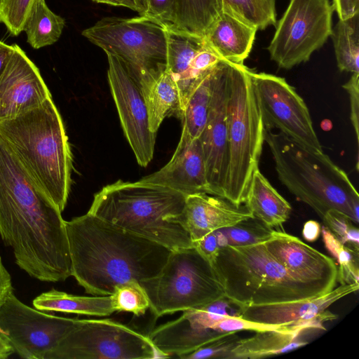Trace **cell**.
<instances>
[{
  "mask_svg": "<svg viewBox=\"0 0 359 359\" xmlns=\"http://www.w3.org/2000/svg\"><path fill=\"white\" fill-rule=\"evenodd\" d=\"M0 138V236L15 263L41 281L72 276L65 221Z\"/></svg>",
  "mask_w": 359,
  "mask_h": 359,
  "instance_id": "1",
  "label": "cell"
},
{
  "mask_svg": "<svg viewBox=\"0 0 359 359\" xmlns=\"http://www.w3.org/2000/svg\"><path fill=\"white\" fill-rule=\"evenodd\" d=\"M65 226L72 276L92 295H111L127 281L156 276L172 251L89 212Z\"/></svg>",
  "mask_w": 359,
  "mask_h": 359,
  "instance_id": "2",
  "label": "cell"
},
{
  "mask_svg": "<svg viewBox=\"0 0 359 359\" xmlns=\"http://www.w3.org/2000/svg\"><path fill=\"white\" fill-rule=\"evenodd\" d=\"M0 138L62 212L70 191L72 154L52 97L36 108L0 121Z\"/></svg>",
  "mask_w": 359,
  "mask_h": 359,
  "instance_id": "3",
  "label": "cell"
},
{
  "mask_svg": "<svg viewBox=\"0 0 359 359\" xmlns=\"http://www.w3.org/2000/svg\"><path fill=\"white\" fill-rule=\"evenodd\" d=\"M186 196L161 185L120 180L95 194L88 212L172 251L193 246L175 222Z\"/></svg>",
  "mask_w": 359,
  "mask_h": 359,
  "instance_id": "4",
  "label": "cell"
},
{
  "mask_svg": "<svg viewBox=\"0 0 359 359\" xmlns=\"http://www.w3.org/2000/svg\"><path fill=\"white\" fill-rule=\"evenodd\" d=\"M281 183L321 219L331 210L359 221V195L344 170L323 152L314 151L280 132L265 129Z\"/></svg>",
  "mask_w": 359,
  "mask_h": 359,
  "instance_id": "5",
  "label": "cell"
},
{
  "mask_svg": "<svg viewBox=\"0 0 359 359\" xmlns=\"http://www.w3.org/2000/svg\"><path fill=\"white\" fill-rule=\"evenodd\" d=\"M212 266L225 297L238 306L308 299L334 289L299 279L264 243L221 248Z\"/></svg>",
  "mask_w": 359,
  "mask_h": 359,
  "instance_id": "6",
  "label": "cell"
},
{
  "mask_svg": "<svg viewBox=\"0 0 359 359\" xmlns=\"http://www.w3.org/2000/svg\"><path fill=\"white\" fill-rule=\"evenodd\" d=\"M248 69L231 63L228 100V167L224 198L245 203L264 142L265 128L254 94Z\"/></svg>",
  "mask_w": 359,
  "mask_h": 359,
  "instance_id": "7",
  "label": "cell"
},
{
  "mask_svg": "<svg viewBox=\"0 0 359 359\" xmlns=\"http://www.w3.org/2000/svg\"><path fill=\"white\" fill-rule=\"evenodd\" d=\"M140 283L156 318L225 297L212 264L194 246L171 251L161 271Z\"/></svg>",
  "mask_w": 359,
  "mask_h": 359,
  "instance_id": "8",
  "label": "cell"
},
{
  "mask_svg": "<svg viewBox=\"0 0 359 359\" xmlns=\"http://www.w3.org/2000/svg\"><path fill=\"white\" fill-rule=\"evenodd\" d=\"M81 34L121 59L138 82L166 69L167 27L156 20L105 17Z\"/></svg>",
  "mask_w": 359,
  "mask_h": 359,
  "instance_id": "9",
  "label": "cell"
},
{
  "mask_svg": "<svg viewBox=\"0 0 359 359\" xmlns=\"http://www.w3.org/2000/svg\"><path fill=\"white\" fill-rule=\"evenodd\" d=\"M162 358L148 336L110 319H79L44 359Z\"/></svg>",
  "mask_w": 359,
  "mask_h": 359,
  "instance_id": "10",
  "label": "cell"
},
{
  "mask_svg": "<svg viewBox=\"0 0 359 359\" xmlns=\"http://www.w3.org/2000/svg\"><path fill=\"white\" fill-rule=\"evenodd\" d=\"M334 11L330 0H290L267 48L271 59L285 69L308 61L330 37Z\"/></svg>",
  "mask_w": 359,
  "mask_h": 359,
  "instance_id": "11",
  "label": "cell"
},
{
  "mask_svg": "<svg viewBox=\"0 0 359 359\" xmlns=\"http://www.w3.org/2000/svg\"><path fill=\"white\" fill-rule=\"evenodd\" d=\"M265 129H277L292 140L323 152L309 110L296 90L283 78L248 70Z\"/></svg>",
  "mask_w": 359,
  "mask_h": 359,
  "instance_id": "12",
  "label": "cell"
},
{
  "mask_svg": "<svg viewBox=\"0 0 359 359\" xmlns=\"http://www.w3.org/2000/svg\"><path fill=\"white\" fill-rule=\"evenodd\" d=\"M79 321L78 318L50 315L31 308L13 292L0 309V334L25 359H44Z\"/></svg>",
  "mask_w": 359,
  "mask_h": 359,
  "instance_id": "13",
  "label": "cell"
},
{
  "mask_svg": "<svg viewBox=\"0 0 359 359\" xmlns=\"http://www.w3.org/2000/svg\"><path fill=\"white\" fill-rule=\"evenodd\" d=\"M105 53L108 82L124 135L138 164L146 167L154 156L156 134L149 128L140 84L121 59Z\"/></svg>",
  "mask_w": 359,
  "mask_h": 359,
  "instance_id": "14",
  "label": "cell"
},
{
  "mask_svg": "<svg viewBox=\"0 0 359 359\" xmlns=\"http://www.w3.org/2000/svg\"><path fill=\"white\" fill-rule=\"evenodd\" d=\"M233 304L226 297L211 303L185 310L177 319L164 323L147 335L162 358L181 356L228 333L214 330L226 316H237Z\"/></svg>",
  "mask_w": 359,
  "mask_h": 359,
  "instance_id": "15",
  "label": "cell"
},
{
  "mask_svg": "<svg viewBox=\"0 0 359 359\" xmlns=\"http://www.w3.org/2000/svg\"><path fill=\"white\" fill-rule=\"evenodd\" d=\"M231 67V62L220 60L213 68L208 116L198 138L210 194L223 198L228 167L227 100Z\"/></svg>",
  "mask_w": 359,
  "mask_h": 359,
  "instance_id": "16",
  "label": "cell"
},
{
  "mask_svg": "<svg viewBox=\"0 0 359 359\" xmlns=\"http://www.w3.org/2000/svg\"><path fill=\"white\" fill-rule=\"evenodd\" d=\"M358 288L359 283L344 284L322 296L308 299L241 306L237 316L255 323L287 326L301 334L311 330H325L324 323L337 318L327 309Z\"/></svg>",
  "mask_w": 359,
  "mask_h": 359,
  "instance_id": "17",
  "label": "cell"
},
{
  "mask_svg": "<svg viewBox=\"0 0 359 359\" xmlns=\"http://www.w3.org/2000/svg\"><path fill=\"white\" fill-rule=\"evenodd\" d=\"M0 74V121L41 105L51 94L39 69L17 44Z\"/></svg>",
  "mask_w": 359,
  "mask_h": 359,
  "instance_id": "18",
  "label": "cell"
},
{
  "mask_svg": "<svg viewBox=\"0 0 359 359\" xmlns=\"http://www.w3.org/2000/svg\"><path fill=\"white\" fill-rule=\"evenodd\" d=\"M138 181L165 187L186 196L196 193L210 194L199 139L192 138L182 128L179 143L170 161Z\"/></svg>",
  "mask_w": 359,
  "mask_h": 359,
  "instance_id": "19",
  "label": "cell"
},
{
  "mask_svg": "<svg viewBox=\"0 0 359 359\" xmlns=\"http://www.w3.org/2000/svg\"><path fill=\"white\" fill-rule=\"evenodd\" d=\"M264 244L269 252L299 279L336 287L337 263L299 238L274 230L272 238Z\"/></svg>",
  "mask_w": 359,
  "mask_h": 359,
  "instance_id": "20",
  "label": "cell"
},
{
  "mask_svg": "<svg viewBox=\"0 0 359 359\" xmlns=\"http://www.w3.org/2000/svg\"><path fill=\"white\" fill-rule=\"evenodd\" d=\"M251 217L245 204L237 205L221 196L196 193L186 196L182 211L175 222L187 231L194 243L215 230Z\"/></svg>",
  "mask_w": 359,
  "mask_h": 359,
  "instance_id": "21",
  "label": "cell"
},
{
  "mask_svg": "<svg viewBox=\"0 0 359 359\" xmlns=\"http://www.w3.org/2000/svg\"><path fill=\"white\" fill-rule=\"evenodd\" d=\"M257 31L254 26L222 11L204 38L221 59L243 65L252 48Z\"/></svg>",
  "mask_w": 359,
  "mask_h": 359,
  "instance_id": "22",
  "label": "cell"
},
{
  "mask_svg": "<svg viewBox=\"0 0 359 359\" xmlns=\"http://www.w3.org/2000/svg\"><path fill=\"white\" fill-rule=\"evenodd\" d=\"M147 109L149 128L155 134L165 118H182L183 107L175 81L167 69L138 82Z\"/></svg>",
  "mask_w": 359,
  "mask_h": 359,
  "instance_id": "23",
  "label": "cell"
},
{
  "mask_svg": "<svg viewBox=\"0 0 359 359\" xmlns=\"http://www.w3.org/2000/svg\"><path fill=\"white\" fill-rule=\"evenodd\" d=\"M243 204L253 217L272 229L282 226L288 219L292 210L290 203L275 189L259 168L253 172Z\"/></svg>",
  "mask_w": 359,
  "mask_h": 359,
  "instance_id": "24",
  "label": "cell"
},
{
  "mask_svg": "<svg viewBox=\"0 0 359 359\" xmlns=\"http://www.w3.org/2000/svg\"><path fill=\"white\" fill-rule=\"evenodd\" d=\"M205 44L204 36L167 27L166 69L177 84L183 111L187 98V82L190 64Z\"/></svg>",
  "mask_w": 359,
  "mask_h": 359,
  "instance_id": "25",
  "label": "cell"
},
{
  "mask_svg": "<svg viewBox=\"0 0 359 359\" xmlns=\"http://www.w3.org/2000/svg\"><path fill=\"white\" fill-rule=\"evenodd\" d=\"M301 334L283 330L257 331L248 338L238 339L227 359H259L296 350L308 344Z\"/></svg>",
  "mask_w": 359,
  "mask_h": 359,
  "instance_id": "26",
  "label": "cell"
},
{
  "mask_svg": "<svg viewBox=\"0 0 359 359\" xmlns=\"http://www.w3.org/2000/svg\"><path fill=\"white\" fill-rule=\"evenodd\" d=\"M41 311H55L92 316H108L115 310L111 295L80 296L52 289L37 296L32 302Z\"/></svg>",
  "mask_w": 359,
  "mask_h": 359,
  "instance_id": "27",
  "label": "cell"
},
{
  "mask_svg": "<svg viewBox=\"0 0 359 359\" xmlns=\"http://www.w3.org/2000/svg\"><path fill=\"white\" fill-rule=\"evenodd\" d=\"M222 12V0H175L171 27L204 36Z\"/></svg>",
  "mask_w": 359,
  "mask_h": 359,
  "instance_id": "28",
  "label": "cell"
},
{
  "mask_svg": "<svg viewBox=\"0 0 359 359\" xmlns=\"http://www.w3.org/2000/svg\"><path fill=\"white\" fill-rule=\"evenodd\" d=\"M65 20L54 13L45 0H36L26 20L23 31L27 43L35 49L53 45L60 39Z\"/></svg>",
  "mask_w": 359,
  "mask_h": 359,
  "instance_id": "29",
  "label": "cell"
},
{
  "mask_svg": "<svg viewBox=\"0 0 359 359\" xmlns=\"http://www.w3.org/2000/svg\"><path fill=\"white\" fill-rule=\"evenodd\" d=\"M330 37L339 69L359 74V13L345 20L339 19Z\"/></svg>",
  "mask_w": 359,
  "mask_h": 359,
  "instance_id": "30",
  "label": "cell"
},
{
  "mask_svg": "<svg viewBox=\"0 0 359 359\" xmlns=\"http://www.w3.org/2000/svg\"><path fill=\"white\" fill-rule=\"evenodd\" d=\"M214 67L196 83L184 106L181 119L182 128L192 138H199L207 122L212 95Z\"/></svg>",
  "mask_w": 359,
  "mask_h": 359,
  "instance_id": "31",
  "label": "cell"
},
{
  "mask_svg": "<svg viewBox=\"0 0 359 359\" xmlns=\"http://www.w3.org/2000/svg\"><path fill=\"white\" fill-rule=\"evenodd\" d=\"M273 229L251 217L236 224L213 231L219 249L227 245L246 246L264 243L273 236Z\"/></svg>",
  "mask_w": 359,
  "mask_h": 359,
  "instance_id": "32",
  "label": "cell"
},
{
  "mask_svg": "<svg viewBox=\"0 0 359 359\" xmlns=\"http://www.w3.org/2000/svg\"><path fill=\"white\" fill-rule=\"evenodd\" d=\"M222 11L227 12L257 30L276 25V0H222Z\"/></svg>",
  "mask_w": 359,
  "mask_h": 359,
  "instance_id": "33",
  "label": "cell"
},
{
  "mask_svg": "<svg viewBox=\"0 0 359 359\" xmlns=\"http://www.w3.org/2000/svg\"><path fill=\"white\" fill-rule=\"evenodd\" d=\"M321 233L325 248L337 260V282L359 283V250L342 243L325 226Z\"/></svg>",
  "mask_w": 359,
  "mask_h": 359,
  "instance_id": "34",
  "label": "cell"
},
{
  "mask_svg": "<svg viewBox=\"0 0 359 359\" xmlns=\"http://www.w3.org/2000/svg\"><path fill=\"white\" fill-rule=\"evenodd\" d=\"M111 298L115 312H130L139 316L149 309V298L140 282L135 280L118 285Z\"/></svg>",
  "mask_w": 359,
  "mask_h": 359,
  "instance_id": "35",
  "label": "cell"
},
{
  "mask_svg": "<svg viewBox=\"0 0 359 359\" xmlns=\"http://www.w3.org/2000/svg\"><path fill=\"white\" fill-rule=\"evenodd\" d=\"M36 0H0V23L11 35L18 36L24 29L26 20Z\"/></svg>",
  "mask_w": 359,
  "mask_h": 359,
  "instance_id": "36",
  "label": "cell"
},
{
  "mask_svg": "<svg viewBox=\"0 0 359 359\" xmlns=\"http://www.w3.org/2000/svg\"><path fill=\"white\" fill-rule=\"evenodd\" d=\"M326 226L342 243L359 250V230L345 215L327 211L322 218Z\"/></svg>",
  "mask_w": 359,
  "mask_h": 359,
  "instance_id": "37",
  "label": "cell"
},
{
  "mask_svg": "<svg viewBox=\"0 0 359 359\" xmlns=\"http://www.w3.org/2000/svg\"><path fill=\"white\" fill-rule=\"evenodd\" d=\"M239 339L236 332L228 333L198 349L181 356L182 359H227L231 350Z\"/></svg>",
  "mask_w": 359,
  "mask_h": 359,
  "instance_id": "38",
  "label": "cell"
},
{
  "mask_svg": "<svg viewBox=\"0 0 359 359\" xmlns=\"http://www.w3.org/2000/svg\"><path fill=\"white\" fill-rule=\"evenodd\" d=\"M214 330L219 334L237 332L240 331L283 330L296 332L297 331L287 326L262 324L245 320L238 316H226L221 318L215 325Z\"/></svg>",
  "mask_w": 359,
  "mask_h": 359,
  "instance_id": "39",
  "label": "cell"
},
{
  "mask_svg": "<svg viewBox=\"0 0 359 359\" xmlns=\"http://www.w3.org/2000/svg\"><path fill=\"white\" fill-rule=\"evenodd\" d=\"M144 15L156 20L166 27H171L174 21L175 0H141Z\"/></svg>",
  "mask_w": 359,
  "mask_h": 359,
  "instance_id": "40",
  "label": "cell"
},
{
  "mask_svg": "<svg viewBox=\"0 0 359 359\" xmlns=\"http://www.w3.org/2000/svg\"><path fill=\"white\" fill-rule=\"evenodd\" d=\"M342 87L347 91L351 107V121L359 142V74L353 73L349 80Z\"/></svg>",
  "mask_w": 359,
  "mask_h": 359,
  "instance_id": "41",
  "label": "cell"
},
{
  "mask_svg": "<svg viewBox=\"0 0 359 359\" xmlns=\"http://www.w3.org/2000/svg\"><path fill=\"white\" fill-rule=\"evenodd\" d=\"M193 246L212 264L219 247L213 231L193 243Z\"/></svg>",
  "mask_w": 359,
  "mask_h": 359,
  "instance_id": "42",
  "label": "cell"
},
{
  "mask_svg": "<svg viewBox=\"0 0 359 359\" xmlns=\"http://www.w3.org/2000/svg\"><path fill=\"white\" fill-rule=\"evenodd\" d=\"M332 5L339 20L349 18L359 13V0H332Z\"/></svg>",
  "mask_w": 359,
  "mask_h": 359,
  "instance_id": "43",
  "label": "cell"
},
{
  "mask_svg": "<svg viewBox=\"0 0 359 359\" xmlns=\"http://www.w3.org/2000/svg\"><path fill=\"white\" fill-rule=\"evenodd\" d=\"M12 292H13V288L11 277L4 266L1 257H0V309Z\"/></svg>",
  "mask_w": 359,
  "mask_h": 359,
  "instance_id": "44",
  "label": "cell"
},
{
  "mask_svg": "<svg viewBox=\"0 0 359 359\" xmlns=\"http://www.w3.org/2000/svg\"><path fill=\"white\" fill-rule=\"evenodd\" d=\"M302 233L305 241L314 242L321 234V226L315 220H309L304 223Z\"/></svg>",
  "mask_w": 359,
  "mask_h": 359,
  "instance_id": "45",
  "label": "cell"
},
{
  "mask_svg": "<svg viewBox=\"0 0 359 359\" xmlns=\"http://www.w3.org/2000/svg\"><path fill=\"white\" fill-rule=\"evenodd\" d=\"M13 50V45H8L0 41V74L7 63Z\"/></svg>",
  "mask_w": 359,
  "mask_h": 359,
  "instance_id": "46",
  "label": "cell"
},
{
  "mask_svg": "<svg viewBox=\"0 0 359 359\" xmlns=\"http://www.w3.org/2000/svg\"><path fill=\"white\" fill-rule=\"evenodd\" d=\"M14 353V350L9 341L0 334V359L8 358Z\"/></svg>",
  "mask_w": 359,
  "mask_h": 359,
  "instance_id": "47",
  "label": "cell"
},
{
  "mask_svg": "<svg viewBox=\"0 0 359 359\" xmlns=\"http://www.w3.org/2000/svg\"><path fill=\"white\" fill-rule=\"evenodd\" d=\"M121 6L138 12L140 15L143 11V5L141 0H118Z\"/></svg>",
  "mask_w": 359,
  "mask_h": 359,
  "instance_id": "48",
  "label": "cell"
},
{
  "mask_svg": "<svg viewBox=\"0 0 359 359\" xmlns=\"http://www.w3.org/2000/svg\"><path fill=\"white\" fill-rule=\"evenodd\" d=\"M98 4H104L114 6H121L118 0H91Z\"/></svg>",
  "mask_w": 359,
  "mask_h": 359,
  "instance_id": "49",
  "label": "cell"
}]
</instances>
